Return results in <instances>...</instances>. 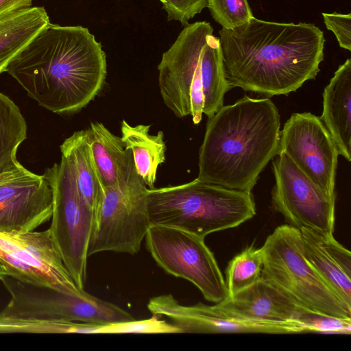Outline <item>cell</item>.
<instances>
[{"label": "cell", "mask_w": 351, "mask_h": 351, "mask_svg": "<svg viewBox=\"0 0 351 351\" xmlns=\"http://www.w3.org/2000/svg\"><path fill=\"white\" fill-rule=\"evenodd\" d=\"M223 70L230 89L287 95L315 78L324 60L323 32L313 23L251 19L219 31Z\"/></svg>", "instance_id": "cell-1"}, {"label": "cell", "mask_w": 351, "mask_h": 351, "mask_svg": "<svg viewBox=\"0 0 351 351\" xmlns=\"http://www.w3.org/2000/svg\"><path fill=\"white\" fill-rule=\"evenodd\" d=\"M6 71L40 106L71 114L101 91L106 56L88 28L49 23L12 59Z\"/></svg>", "instance_id": "cell-2"}, {"label": "cell", "mask_w": 351, "mask_h": 351, "mask_svg": "<svg viewBox=\"0 0 351 351\" xmlns=\"http://www.w3.org/2000/svg\"><path fill=\"white\" fill-rule=\"evenodd\" d=\"M280 117L269 98L247 96L208 117L199 150L197 178L252 193L278 152Z\"/></svg>", "instance_id": "cell-3"}, {"label": "cell", "mask_w": 351, "mask_h": 351, "mask_svg": "<svg viewBox=\"0 0 351 351\" xmlns=\"http://www.w3.org/2000/svg\"><path fill=\"white\" fill-rule=\"evenodd\" d=\"M160 93L178 118L213 116L230 90L226 81L219 38L206 21L187 25L165 51L158 66Z\"/></svg>", "instance_id": "cell-4"}, {"label": "cell", "mask_w": 351, "mask_h": 351, "mask_svg": "<svg viewBox=\"0 0 351 351\" xmlns=\"http://www.w3.org/2000/svg\"><path fill=\"white\" fill-rule=\"evenodd\" d=\"M147 206L151 225L178 228L203 239L237 227L256 214L252 193L197 178L180 185L149 189Z\"/></svg>", "instance_id": "cell-5"}, {"label": "cell", "mask_w": 351, "mask_h": 351, "mask_svg": "<svg viewBox=\"0 0 351 351\" xmlns=\"http://www.w3.org/2000/svg\"><path fill=\"white\" fill-rule=\"evenodd\" d=\"M261 250L262 276L306 308L351 319V306L326 285L304 258L298 228L291 225L277 227L267 237Z\"/></svg>", "instance_id": "cell-6"}, {"label": "cell", "mask_w": 351, "mask_h": 351, "mask_svg": "<svg viewBox=\"0 0 351 351\" xmlns=\"http://www.w3.org/2000/svg\"><path fill=\"white\" fill-rule=\"evenodd\" d=\"M148 190L133 160L127 176L117 186L104 189L94 210L88 256L102 252H138L151 226Z\"/></svg>", "instance_id": "cell-7"}, {"label": "cell", "mask_w": 351, "mask_h": 351, "mask_svg": "<svg viewBox=\"0 0 351 351\" xmlns=\"http://www.w3.org/2000/svg\"><path fill=\"white\" fill-rule=\"evenodd\" d=\"M43 175L52 191L49 228L51 239L75 283L84 290L94 211L82 197L73 171L64 158L47 168Z\"/></svg>", "instance_id": "cell-8"}, {"label": "cell", "mask_w": 351, "mask_h": 351, "mask_svg": "<svg viewBox=\"0 0 351 351\" xmlns=\"http://www.w3.org/2000/svg\"><path fill=\"white\" fill-rule=\"evenodd\" d=\"M3 285L10 299L4 317L65 320L105 325L134 319L128 311L87 292L75 295L8 277Z\"/></svg>", "instance_id": "cell-9"}, {"label": "cell", "mask_w": 351, "mask_h": 351, "mask_svg": "<svg viewBox=\"0 0 351 351\" xmlns=\"http://www.w3.org/2000/svg\"><path fill=\"white\" fill-rule=\"evenodd\" d=\"M148 251L167 273L184 278L215 304L228 297L215 258L204 239L178 228L151 225L145 236Z\"/></svg>", "instance_id": "cell-10"}, {"label": "cell", "mask_w": 351, "mask_h": 351, "mask_svg": "<svg viewBox=\"0 0 351 351\" xmlns=\"http://www.w3.org/2000/svg\"><path fill=\"white\" fill-rule=\"evenodd\" d=\"M0 262L9 276L20 281L71 295L85 292L67 271L49 229L28 232L0 230Z\"/></svg>", "instance_id": "cell-11"}, {"label": "cell", "mask_w": 351, "mask_h": 351, "mask_svg": "<svg viewBox=\"0 0 351 351\" xmlns=\"http://www.w3.org/2000/svg\"><path fill=\"white\" fill-rule=\"evenodd\" d=\"M276 156L271 193L275 210L294 227L333 234L335 195L324 192L284 153Z\"/></svg>", "instance_id": "cell-12"}, {"label": "cell", "mask_w": 351, "mask_h": 351, "mask_svg": "<svg viewBox=\"0 0 351 351\" xmlns=\"http://www.w3.org/2000/svg\"><path fill=\"white\" fill-rule=\"evenodd\" d=\"M278 153L286 154L319 189L335 195L339 152L320 117L295 112L280 132Z\"/></svg>", "instance_id": "cell-13"}, {"label": "cell", "mask_w": 351, "mask_h": 351, "mask_svg": "<svg viewBox=\"0 0 351 351\" xmlns=\"http://www.w3.org/2000/svg\"><path fill=\"white\" fill-rule=\"evenodd\" d=\"M147 308L152 314L168 318L180 333H308L298 322L246 319L227 314L215 305L181 304L171 294L152 298Z\"/></svg>", "instance_id": "cell-14"}, {"label": "cell", "mask_w": 351, "mask_h": 351, "mask_svg": "<svg viewBox=\"0 0 351 351\" xmlns=\"http://www.w3.org/2000/svg\"><path fill=\"white\" fill-rule=\"evenodd\" d=\"M53 199L44 175L25 169L0 184V230L28 232L51 220Z\"/></svg>", "instance_id": "cell-15"}, {"label": "cell", "mask_w": 351, "mask_h": 351, "mask_svg": "<svg viewBox=\"0 0 351 351\" xmlns=\"http://www.w3.org/2000/svg\"><path fill=\"white\" fill-rule=\"evenodd\" d=\"M215 306L238 317L274 322H298L296 318L303 307L262 276L248 287Z\"/></svg>", "instance_id": "cell-16"}, {"label": "cell", "mask_w": 351, "mask_h": 351, "mask_svg": "<svg viewBox=\"0 0 351 351\" xmlns=\"http://www.w3.org/2000/svg\"><path fill=\"white\" fill-rule=\"evenodd\" d=\"M303 254L326 285L351 306V253L333 234L298 228Z\"/></svg>", "instance_id": "cell-17"}, {"label": "cell", "mask_w": 351, "mask_h": 351, "mask_svg": "<svg viewBox=\"0 0 351 351\" xmlns=\"http://www.w3.org/2000/svg\"><path fill=\"white\" fill-rule=\"evenodd\" d=\"M332 136L339 154L351 160V59L335 72L323 93L320 117Z\"/></svg>", "instance_id": "cell-18"}, {"label": "cell", "mask_w": 351, "mask_h": 351, "mask_svg": "<svg viewBox=\"0 0 351 351\" xmlns=\"http://www.w3.org/2000/svg\"><path fill=\"white\" fill-rule=\"evenodd\" d=\"M87 131L103 189L117 186L133 162L132 152L101 123H91Z\"/></svg>", "instance_id": "cell-19"}, {"label": "cell", "mask_w": 351, "mask_h": 351, "mask_svg": "<svg viewBox=\"0 0 351 351\" xmlns=\"http://www.w3.org/2000/svg\"><path fill=\"white\" fill-rule=\"evenodd\" d=\"M43 7H29L0 14V73L49 23Z\"/></svg>", "instance_id": "cell-20"}, {"label": "cell", "mask_w": 351, "mask_h": 351, "mask_svg": "<svg viewBox=\"0 0 351 351\" xmlns=\"http://www.w3.org/2000/svg\"><path fill=\"white\" fill-rule=\"evenodd\" d=\"M150 125H130L125 120L121 123V140L125 148L132 152L138 175L149 189L154 188L158 167L165 160L166 145L164 134L149 133Z\"/></svg>", "instance_id": "cell-21"}, {"label": "cell", "mask_w": 351, "mask_h": 351, "mask_svg": "<svg viewBox=\"0 0 351 351\" xmlns=\"http://www.w3.org/2000/svg\"><path fill=\"white\" fill-rule=\"evenodd\" d=\"M60 148L62 157L68 161L73 171L82 197L94 211L104 189L87 129L74 132L64 141Z\"/></svg>", "instance_id": "cell-22"}, {"label": "cell", "mask_w": 351, "mask_h": 351, "mask_svg": "<svg viewBox=\"0 0 351 351\" xmlns=\"http://www.w3.org/2000/svg\"><path fill=\"white\" fill-rule=\"evenodd\" d=\"M27 126L17 105L0 92V173L17 167L19 145L27 138Z\"/></svg>", "instance_id": "cell-23"}, {"label": "cell", "mask_w": 351, "mask_h": 351, "mask_svg": "<svg viewBox=\"0 0 351 351\" xmlns=\"http://www.w3.org/2000/svg\"><path fill=\"white\" fill-rule=\"evenodd\" d=\"M98 325L65 320L0 317V333L97 334Z\"/></svg>", "instance_id": "cell-24"}, {"label": "cell", "mask_w": 351, "mask_h": 351, "mask_svg": "<svg viewBox=\"0 0 351 351\" xmlns=\"http://www.w3.org/2000/svg\"><path fill=\"white\" fill-rule=\"evenodd\" d=\"M263 261L261 248H255L252 245L229 262L226 282L228 297L248 287L260 278Z\"/></svg>", "instance_id": "cell-25"}, {"label": "cell", "mask_w": 351, "mask_h": 351, "mask_svg": "<svg viewBox=\"0 0 351 351\" xmlns=\"http://www.w3.org/2000/svg\"><path fill=\"white\" fill-rule=\"evenodd\" d=\"M207 7L223 28L232 29L254 17L247 0H207Z\"/></svg>", "instance_id": "cell-26"}, {"label": "cell", "mask_w": 351, "mask_h": 351, "mask_svg": "<svg viewBox=\"0 0 351 351\" xmlns=\"http://www.w3.org/2000/svg\"><path fill=\"white\" fill-rule=\"evenodd\" d=\"M296 321L308 332L350 335L351 319L339 318L302 307Z\"/></svg>", "instance_id": "cell-27"}, {"label": "cell", "mask_w": 351, "mask_h": 351, "mask_svg": "<svg viewBox=\"0 0 351 351\" xmlns=\"http://www.w3.org/2000/svg\"><path fill=\"white\" fill-rule=\"evenodd\" d=\"M165 334L180 333L172 324L160 319V316L152 314V317L143 320H131L106 326V334Z\"/></svg>", "instance_id": "cell-28"}, {"label": "cell", "mask_w": 351, "mask_h": 351, "mask_svg": "<svg viewBox=\"0 0 351 351\" xmlns=\"http://www.w3.org/2000/svg\"><path fill=\"white\" fill-rule=\"evenodd\" d=\"M162 3L168 20L178 21L182 25L207 7V0H164Z\"/></svg>", "instance_id": "cell-29"}, {"label": "cell", "mask_w": 351, "mask_h": 351, "mask_svg": "<svg viewBox=\"0 0 351 351\" xmlns=\"http://www.w3.org/2000/svg\"><path fill=\"white\" fill-rule=\"evenodd\" d=\"M326 28L332 31L339 46L351 51V14L322 13Z\"/></svg>", "instance_id": "cell-30"}, {"label": "cell", "mask_w": 351, "mask_h": 351, "mask_svg": "<svg viewBox=\"0 0 351 351\" xmlns=\"http://www.w3.org/2000/svg\"><path fill=\"white\" fill-rule=\"evenodd\" d=\"M33 0H0V14L29 8Z\"/></svg>", "instance_id": "cell-31"}, {"label": "cell", "mask_w": 351, "mask_h": 351, "mask_svg": "<svg viewBox=\"0 0 351 351\" xmlns=\"http://www.w3.org/2000/svg\"><path fill=\"white\" fill-rule=\"evenodd\" d=\"M25 168L21 164L17 167L0 173V184L23 172Z\"/></svg>", "instance_id": "cell-32"}, {"label": "cell", "mask_w": 351, "mask_h": 351, "mask_svg": "<svg viewBox=\"0 0 351 351\" xmlns=\"http://www.w3.org/2000/svg\"><path fill=\"white\" fill-rule=\"evenodd\" d=\"M6 276H8V273L5 267L0 262V280Z\"/></svg>", "instance_id": "cell-33"}, {"label": "cell", "mask_w": 351, "mask_h": 351, "mask_svg": "<svg viewBox=\"0 0 351 351\" xmlns=\"http://www.w3.org/2000/svg\"><path fill=\"white\" fill-rule=\"evenodd\" d=\"M159 1H160L161 3H162L164 0H159Z\"/></svg>", "instance_id": "cell-34"}]
</instances>
